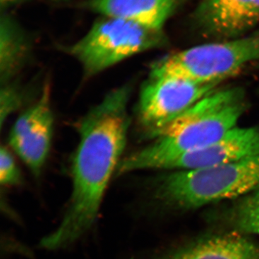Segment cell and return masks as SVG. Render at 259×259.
Here are the masks:
<instances>
[{"instance_id":"cell-8","label":"cell","mask_w":259,"mask_h":259,"mask_svg":"<svg viewBox=\"0 0 259 259\" xmlns=\"http://www.w3.org/2000/svg\"><path fill=\"white\" fill-rule=\"evenodd\" d=\"M259 155V127L237 126L222 139L172 158L161 171L202 169Z\"/></svg>"},{"instance_id":"cell-9","label":"cell","mask_w":259,"mask_h":259,"mask_svg":"<svg viewBox=\"0 0 259 259\" xmlns=\"http://www.w3.org/2000/svg\"><path fill=\"white\" fill-rule=\"evenodd\" d=\"M194 18L208 37L240 38L259 25V0H201Z\"/></svg>"},{"instance_id":"cell-12","label":"cell","mask_w":259,"mask_h":259,"mask_svg":"<svg viewBox=\"0 0 259 259\" xmlns=\"http://www.w3.org/2000/svg\"><path fill=\"white\" fill-rule=\"evenodd\" d=\"M30 47L23 34L8 20L2 19L0 27V83L13 81L28 60Z\"/></svg>"},{"instance_id":"cell-7","label":"cell","mask_w":259,"mask_h":259,"mask_svg":"<svg viewBox=\"0 0 259 259\" xmlns=\"http://www.w3.org/2000/svg\"><path fill=\"white\" fill-rule=\"evenodd\" d=\"M54 123L51 86L46 81L38 98L18 116L8 136L10 149L34 177L40 176L47 163L52 144Z\"/></svg>"},{"instance_id":"cell-11","label":"cell","mask_w":259,"mask_h":259,"mask_svg":"<svg viewBox=\"0 0 259 259\" xmlns=\"http://www.w3.org/2000/svg\"><path fill=\"white\" fill-rule=\"evenodd\" d=\"M182 0H88L85 6L102 16L134 22L152 30L163 26Z\"/></svg>"},{"instance_id":"cell-6","label":"cell","mask_w":259,"mask_h":259,"mask_svg":"<svg viewBox=\"0 0 259 259\" xmlns=\"http://www.w3.org/2000/svg\"><path fill=\"white\" fill-rule=\"evenodd\" d=\"M219 84L189 80L149 71L140 91L137 121L144 134L153 139L167 125Z\"/></svg>"},{"instance_id":"cell-14","label":"cell","mask_w":259,"mask_h":259,"mask_svg":"<svg viewBox=\"0 0 259 259\" xmlns=\"http://www.w3.org/2000/svg\"><path fill=\"white\" fill-rule=\"evenodd\" d=\"M23 92L14 81L1 85L0 90V123L4 127L5 121L18 110L23 103Z\"/></svg>"},{"instance_id":"cell-2","label":"cell","mask_w":259,"mask_h":259,"mask_svg":"<svg viewBox=\"0 0 259 259\" xmlns=\"http://www.w3.org/2000/svg\"><path fill=\"white\" fill-rule=\"evenodd\" d=\"M245 106L241 88L217 89L167 125L151 144L122 158L116 173L162 170L172 158L222 139L237 127Z\"/></svg>"},{"instance_id":"cell-15","label":"cell","mask_w":259,"mask_h":259,"mask_svg":"<svg viewBox=\"0 0 259 259\" xmlns=\"http://www.w3.org/2000/svg\"><path fill=\"white\" fill-rule=\"evenodd\" d=\"M10 150L5 146L0 148V182L8 187H17L23 182L21 171Z\"/></svg>"},{"instance_id":"cell-16","label":"cell","mask_w":259,"mask_h":259,"mask_svg":"<svg viewBox=\"0 0 259 259\" xmlns=\"http://www.w3.org/2000/svg\"><path fill=\"white\" fill-rule=\"evenodd\" d=\"M19 1V0H1L2 4L8 5L10 4H13V3H16V2Z\"/></svg>"},{"instance_id":"cell-3","label":"cell","mask_w":259,"mask_h":259,"mask_svg":"<svg viewBox=\"0 0 259 259\" xmlns=\"http://www.w3.org/2000/svg\"><path fill=\"white\" fill-rule=\"evenodd\" d=\"M259 188V155L217 166L167 171L151 187V199L160 207L177 212L241 198Z\"/></svg>"},{"instance_id":"cell-10","label":"cell","mask_w":259,"mask_h":259,"mask_svg":"<svg viewBox=\"0 0 259 259\" xmlns=\"http://www.w3.org/2000/svg\"><path fill=\"white\" fill-rule=\"evenodd\" d=\"M249 236L233 231L207 235L151 259H259V243Z\"/></svg>"},{"instance_id":"cell-4","label":"cell","mask_w":259,"mask_h":259,"mask_svg":"<svg viewBox=\"0 0 259 259\" xmlns=\"http://www.w3.org/2000/svg\"><path fill=\"white\" fill-rule=\"evenodd\" d=\"M165 41L163 31L124 19L102 16L65 51L79 62L83 76L89 79L132 56L161 47Z\"/></svg>"},{"instance_id":"cell-13","label":"cell","mask_w":259,"mask_h":259,"mask_svg":"<svg viewBox=\"0 0 259 259\" xmlns=\"http://www.w3.org/2000/svg\"><path fill=\"white\" fill-rule=\"evenodd\" d=\"M231 202L221 211V221L230 231L259 237V188Z\"/></svg>"},{"instance_id":"cell-17","label":"cell","mask_w":259,"mask_h":259,"mask_svg":"<svg viewBox=\"0 0 259 259\" xmlns=\"http://www.w3.org/2000/svg\"><path fill=\"white\" fill-rule=\"evenodd\" d=\"M253 34H255V35H259V28L258 30H256V31L253 32Z\"/></svg>"},{"instance_id":"cell-5","label":"cell","mask_w":259,"mask_h":259,"mask_svg":"<svg viewBox=\"0 0 259 259\" xmlns=\"http://www.w3.org/2000/svg\"><path fill=\"white\" fill-rule=\"evenodd\" d=\"M259 61V35L209 42L167 54L150 71L202 83L223 80Z\"/></svg>"},{"instance_id":"cell-1","label":"cell","mask_w":259,"mask_h":259,"mask_svg":"<svg viewBox=\"0 0 259 259\" xmlns=\"http://www.w3.org/2000/svg\"><path fill=\"white\" fill-rule=\"evenodd\" d=\"M131 93L128 83L114 89L79 121V142L71 161V197L59 226L40 242L44 249L67 248L96 222L127 144Z\"/></svg>"}]
</instances>
